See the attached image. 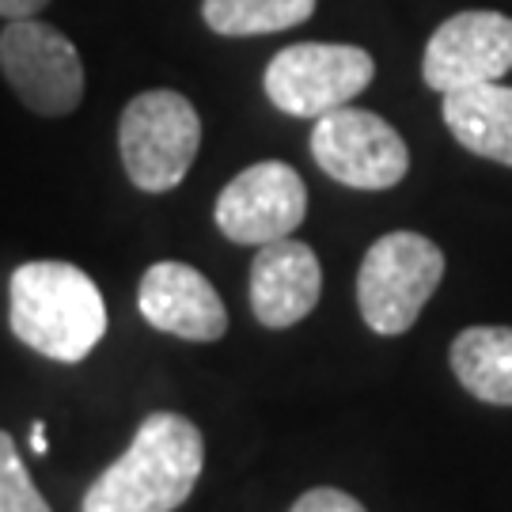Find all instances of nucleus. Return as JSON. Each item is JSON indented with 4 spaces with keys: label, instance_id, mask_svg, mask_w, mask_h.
Listing matches in <instances>:
<instances>
[{
    "label": "nucleus",
    "instance_id": "1",
    "mask_svg": "<svg viewBox=\"0 0 512 512\" xmlns=\"http://www.w3.org/2000/svg\"><path fill=\"white\" fill-rule=\"evenodd\" d=\"M205 467L202 429L183 414H148L129 448L95 478L80 512H175Z\"/></svg>",
    "mask_w": 512,
    "mask_h": 512
},
{
    "label": "nucleus",
    "instance_id": "2",
    "mask_svg": "<svg viewBox=\"0 0 512 512\" xmlns=\"http://www.w3.org/2000/svg\"><path fill=\"white\" fill-rule=\"evenodd\" d=\"M8 327L42 357L80 365L107 334V304L80 266L38 258L8 281Z\"/></svg>",
    "mask_w": 512,
    "mask_h": 512
},
{
    "label": "nucleus",
    "instance_id": "3",
    "mask_svg": "<svg viewBox=\"0 0 512 512\" xmlns=\"http://www.w3.org/2000/svg\"><path fill=\"white\" fill-rule=\"evenodd\" d=\"M202 145V118L171 88L133 95L118 122V152L129 183L145 194H167L186 179Z\"/></svg>",
    "mask_w": 512,
    "mask_h": 512
},
{
    "label": "nucleus",
    "instance_id": "4",
    "mask_svg": "<svg viewBox=\"0 0 512 512\" xmlns=\"http://www.w3.org/2000/svg\"><path fill=\"white\" fill-rule=\"evenodd\" d=\"M444 281V251L421 232H387L357 270V308L368 330L406 334Z\"/></svg>",
    "mask_w": 512,
    "mask_h": 512
},
{
    "label": "nucleus",
    "instance_id": "5",
    "mask_svg": "<svg viewBox=\"0 0 512 512\" xmlns=\"http://www.w3.org/2000/svg\"><path fill=\"white\" fill-rule=\"evenodd\" d=\"M376 76V61L349 42H296L285 46L266 65L262 88L281 114L323 118L330 110L349 107Z\"/></svg>",
    "mask_w": 512,
    "mask_h": 512
},
{
    "label": "nucleus",
    "instance_id": "6",
    "mask_svg": "<svg viewBox=\"0 0 512 512\" xmlns=\"http://www.w3.org/2000/svg\"><path fill=\"white\" fill-rule=\"evenodd\" d=\"M0 73L19 103L42 118H65L84 99V61L42 19H8L0 31Z\"/></svg>",
    "mask_w": 512,
    "mask_h": 512
},
{
    "label": "nucleus",
    "instance_id": "7",
    "mask_svg": "<svg viewBox=\"0 0 512 512\" xmlns=\"http://www.w3.org/2000/svg\"><path fill=\"white\" fill-rule=\"evenodd\" d=\"M311 156L334 183L353 190H391L410 171V148L387 118L361 107H338L315 118Z\"/></svg>",
    "mask_w": 512,
    "mask_h": 512
},
{
    "label": "nucleus",
    "instance_id": "8",
    "mask_svg": "<svg viewBox=\"0 0 512 512\" xmlns=\"http://www.w3.org/2000/svg\"><path fill=\"white\" fill-rule=\"evenodd\" d=\"M217 228L232 243L262 247L293 236L308 217V186L300 171L281 160H262L239 171L217 198Z\"/></svg>",
    "mask_w": 512,
    "mask_h": 512
},
{
    "label": "nucleus",
    "instance_id": "9",
    "mask_svg": "<svg viewBox=\"0 0 512 512\" xmlns=\"http://www.w3.org/2000/svg\"><path fill=\"white\" fill-rule=\"evenodd\" d=\"M512 69V19L505 12H456L425 42L421 80L433 92L497 84Z\"/></svg>",
    "mask_w": 512,
    "mask_h": 512
},
{
    "label": "nucleus",
    "instance_id": "10",
    "mask_svg": "<svg viewBox=\"0 0 512 512\" xmlns=\"http://www.w3.org/2000/svg\"><path fill=\"white\" fill-rule=\"evenodd\" d=\"M137 308L148 327L186 338V342H220L228 334V311L213 281L186 262L148 266L137 289Z\"/></svg>",
    "mask_w": 512,
    "mask_h": 512
},
{
    "label": "nucleus",
    "instance_id": "11",
    "mask_svg": "<svg viewBox=\"0 0 512 512\" xmlns=\"http://www.w3.org/2000/svg\"><path fill=\"white\" fill-rule=\"evenodd\" d=\"M251 311L262 327L285 330L308 319L323 293L319 255L300 239H274L258 247L251 262Z\"/></svg>",
    "mask_w": 512,
    "mask_h": 512
},
{
    "label": "nucleus",
    "instance_id": "12",
    "mask_svg": "<svg viewBox=\"0 0 512 512\" xmlns=\"http://www.w3.org/2000/svg\"><path fill=\"white\" fill-rule=\"evenodd\" d=\"M444 126L467 152L512 167V88L478 84L444 95Z\"/></svg>",
    "mask_w": 512,
    "mask_h": 512
},
{
    "label": "nucleus",
    "instance_id": "13",
    "mask_svg": "<svg viewBox=\"0 0 512 512\" xmlns=\"http://www.w3.org/2000/svg\"><path fill=\"white\" fill-rule=\"evenodd\" d=\"M448 361L463 391L490 406H512V327L459 330Z\"/></svg>",
    "mask_w": 512,
    "mask_h": 512
},
{
    "label": "nucleus",
    "instance_id": "14",
    "mask_svg": "<svg viewBox=\"0 0 512 512\" xmlns=\"http://www.w3.org/2000/svg\"><path fill=\"white\" fill-rule=\"evenodd\" d=\"M319 0H202V19L224 38L277 35L315 16Z\"/></svg>",
    "mask_w": 512,
    "mask_h": 512
},
{
    "label": "nucleus",
    "instance_id": "15",
    "mask_svg": "<svg viewBox=\"0 0 512 512\" xmlns=\"http://www.w3.org/2000/svg\"><path fill=\"white\" fill-rule=\"evenodd\" d=\"M0 512H50L46 497L38 494L23 459H19L16 440L0 429Z\"/></svg>",
    "mask_w": 512,
    "mask_h": 512
},
{
    "label": "nucleus",
    "instance_id": "16",
    "mask_svg": "<svg viewBox=\"0 0 512 512\" xmlns=\"http://www.w3.org/2000/svg\"><path fill=\"white\" fill-rule=\"evenodd\" d=\"M289 512H368V509L353 494L338 490V486H315Z\"/></svg>",
    "mask_w": 512,
    "mask_h": 512
},
{
    "label": "nucleus",
    "instance_id": "17",
    "mask_svg": "<svg viewBox=\"0 0 512 512\" xmlns=\"http://www.w3.org/2000/svg\"><path fill=\"white\" fill-rule=\"evenodd\" d=\"M50 0H0V16L4 19H35Z\"/></svg>",
    "mask_w": 512,
    "mask_h": 512
},
{
    "label": "nucleus",
    "instance_id": "18",
    "mask_svg": "<svg viewBox=\"0 0 512 512\" xmlns=\"http://www.w3.org/2000/svg\"><path fill=\"white\" fill-rule=\"evenodd\" d=\"M31 452H35V456H46V452H50V440H46V421H35V425H31Z\"/></svg>",
    "mask_w": 512,
    "mask_h": 512
}]
</instances>
